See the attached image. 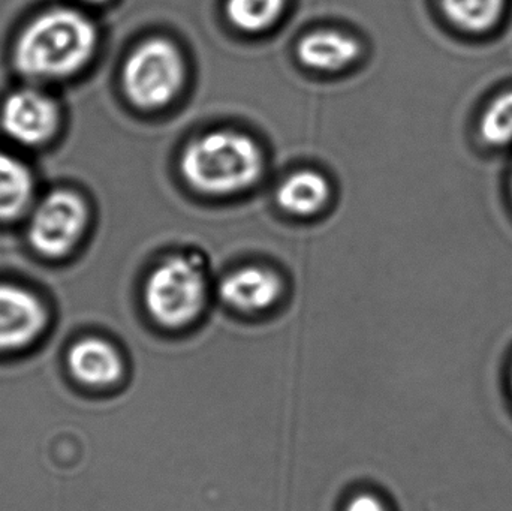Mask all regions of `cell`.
<instances>
[{"instance_id": "4", "label": "cell", "mask_w": 512, "mask_h": 511, "mask_svg": "<svg viewBox=\"0 0 512 511\" xmlns=\"http://www.w3.org/2000/svg\"><path fill=\"white\" fill-rule=\"evenodd\" d=\"M185 83V62L179 48L168 39L153 38L141 44L126 60L123 89L132 104L156 110L170 104Z\"/></svg>"}, {"instance_id": "5", "label": "cell", "mask_w": 512, "mask_h": 511, "mask_svg": "<svg viewBox=\"0 0 512 511\" xmlns=\"http://www.w3.org/2000/svg\"><path fill=\"white\" fill-rule=\"evenodd\" d=\"M89 224V209L81 195L57 189L32 210L27 239L36 254L59 260L71 254Z\"/></svg>"}, {"instance_id": "7", "label": "cell", "mask_w": 512, "mask_h": 511, "mask_svg": "<svg viewBox=\"0 0 512 511\" xmlns=\"http://www.w3.org/2000/svg\"><path fill=\"white\" fill-rule=\"evenodd\" d=\"M45 323L47 314L35 294L17 285L0 284V351L32 344Z\"/></svg>"}, {"instance_id": "9", "label": "cell", "mask_w": 512, "mask_h": 511, "mask_svg": "<svg viewBox=\"0 0 512 511\" xmlns=\"http://www.w3.org/2000/svg\"><path fill=\"white\" fill-rule=\"evenodd\" d=\"M282 293L279 276L262 267H243L221 284V297L231 308L259 312L271 308Z\"/></svg>"}, {"instance_id": "14", "label": "cell", "mask_w": 512, "mask_h": 511, "mask_svg": "<svg viewBox=\"0 0 512 511\" xmlns=\"http://www.w3.org/2000/svg\"><path fill=\"white\" fill-rule=\"evenodd\" d=\"M478 134L492 149L512 146V89L490 99L478 120Z\"/></svg>"}, {"instance_id": "1", "label": "cell", "mask_w": 512, "mask_h": 511, "mask_svg": "<svg viewBox=\"0 0 512 511\" xmlns=\"http://www.w3.org/2000/svg\"><path fill=\"white\" fill-rule=\"evenodd\" d=\"M98 30L89 17L69 8L38 15L20 33L14 66L33 81H56L80 72L95 54Z\"/></svg>"}, {"instance_id": "19", "label": "cell", "mask_w": 512, "mask_h": 511, "mask_svg": "<svg viewBox=\"0 0 512 511\" xmlns=\"http://www.w3.org/2000/svg\"><path fill=\"white\" fill-rule=\"evenodd\" d=\"M511 195H512V173H511Z\"/></svg>"}, {"instance_id": "10", "label": "cell", "mask_w": 512, "mask_h": 511, "mask_svg": "<svg viewBox=\"0 0 512 511\" xmlns=\"http://www.w3.org/2000/svg\"><path fill=\"white\" fill-rule=\"evenodd\" d=\"M360 54V45L351 36L334 30H319L301 39L297 56L303 65L318 71H339Z\"/></svg>"}, {"instance_id": "17", "label": "cell", "mask_w": 512, "mask_h": 511, "mask_svg": "<svg viewBox=\"0 0 512 511\" xmlns=\"http://www.w3.org/2000/svg\"><path fill=\"white\" fill-rule=\"evenodd\" d=\"M508 390H510V396H511V401H512V360H511L510 369H508Z\"/></svg>"}, {"instance_id": "3", "label": "cell", "mask_w": 512, "mask_h": 511, "mask_svg": "<svg viewBox=\"0 0 512 511\" xmlns=\"http://www.w3.org/2000/svg\"><path fill=\"white\" fill-rule=\"evenodd\" d=\"M144 302L162 327L182 329L194 323L206 302L203 255L194 251L162 263L147 281Z\"/></svg>"}, {"instance_id": "2", "label": "cell", "mask_w": 512, "mask_h": 511, "mask_svg": "<svg viewBox=\"0 0 512 511\" xmlns=\"http://www.w3.org/2000/svg\"><path fill=\"white\" fill-rule=\"evenodd\" d=\"M182 173L192 188L212 195H230L251 188L262 173V155L248 135L215 131L189 144Z\"/></svg>"}, {"instance_id": "15", "label": "cell", "mask_w": 512, "mask_h": 511, "mask_svg": "<svg viewBox=\"0 0 512 511\" xmlns=\"http://www.w3.org/2000/svg\"><path fill=\"white\" fill-rule=\"evenodd\" d=\"M285 0H228L231 23L245 32H261L282 14Z\"/></svg>"}, {"instance_id": "13", "label": "cell", "mask_w": 512, "mask_h": 511, "mask_svg": "<svg viewBox=\"0 0 512 511\" xmlns=\"http://www.w3.org/2000/svg\"><path fill=\"white\" fill-rule=\"evenodd\" d=\"M441 8L454 27L480 35L498 26L507 0H441Z\"/></svg>"}, {"instance_id": "6", "label": "cell", "mask_w": 512, "mask_h": 511, "mask_svg": "<svg viewBox=\"0 0 512 511\" xmlns=\"http://www.w3.org/2000/svg\"><path fill=\"white\" fill-rule=\"evenodd\" d=\"M60 123L56 101L36 89L11 93L0 110L3 132L21 146L36 147L50 141Z\"/></svg>"}, {"instance_id": "16", "label": "cell", "mask_w": 512, "mask_h": 511, "mask_svg": "<svg viewBox=\"0 0 512 511\" xmlns=\"http://www.w3.org/2000/svg\"><path fill=\"white\" fill-rule=\"evenodd\" d=\"M345 511H388L385 504L372 494H360L346 504Z\"/></svg>"}, {"instance_id": "8", "label": "cell", "mask_w": 512, "mask_h": 511, "mask_svg": "<svg viewBox=\"0 0 512 511\" xmlns=\"http://www.w3.org/2000/svg\"><path fill=\"white\" fill-rule=\"evenodd\" d=\"M66 363L75 380L95 389L113 386L125 372L119 351L98 338L75 342L69 348Z\"/></svg>"}, {"instance_id": "11", "label": "cell", "mask_w": 512, "mask_h": 511, "mask_svg": "<svg viewBox=\"0 0 512 511\" xmlns=\"http://www.w3.org/2000/svg\"><path fill=\"white\" fill-rule=\"evenodd\" d=\"M35 194V183L27 165L0 152V222L14 221L27 212Z\"/></svg>"}, {"instance_id": "18", "label": "cell", "mask_w": 512, "mask_h": 511, "mask_svg": "<svg viewBox=\"0 0 512 511\" xmlns=\"http://www.w3.org/2000/svg\"><path fill=\"white\" fill-rule=\"evenodd\" d=\"M86 2H90V3H102V2H107V0H86Z\"/></svg>"}, {"instance_id": "12", "label": "cell", "mask_w": 512, "mask_h": 511, "mask_svg": "<svg viewBox=\"0 0 512 511\" xmlns=\"http://www.w3.org/2000/svg\"><path fill=\"white\" fill-rule=\"evenodd\" d=\"M330 185L321 173L306 170L289 176L277 189V203L297 216L315 215L327 204Z\"/></svg>"}]
</instances>
